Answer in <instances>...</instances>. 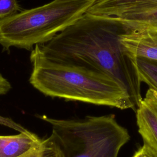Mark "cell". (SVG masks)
I'll return each instance as SVG.
<instances>
[{
    "label": "cell",
    "mask_w": 157,
    "mask_h": 157,
    "mask_svg": "<svg viewBox=\"0 0 157 157\" xmlns=\"http://www.w3.org/2000/svg\"><path fill=\"white\" fill-rule=\"evenodd\" d=\"M143 99L157 109V91L148 88Z\"/></svg>",
    "instance_id": "cell-15"
},
{
    "label": "cell",
    "mask_w": 157,
    "mask_h": 157,
    "mask_svg": "<svg viewBox=\"0 0 157 157\" xmlns=\"http://www.w3.org/2000/svg\"><path fill=\"white\" fill-rule=\"evenodd\" d=\"M130 59L144 58L157 61V28H144L123 34L120 39Z\"/></svg>",
    "instance_id": "cell-5"
},
{
    "label": "cell",
    "mask_w": 157,
    "mask_h": 157,
    "mask_svg": "<svg viewBox=\"0 0 157 157\" xmlns=\"http://www.w3.org/2000/svg\"><path fill=\"white\" fill-rule=\"evenodd\" d=\"M0 124L7 126L10 128H12L15 131H17L20 132H26L27 130L25 127L21 126V124L16 123L12 119L9 117H5L0 115Z\"/></svg>",
    "instance_id": "cell-13"
},
{
    "label": "cell",
    "mask_w": 157,
    "mask_h": 157,
    "mask_svg": "<svg viewBox=\"0 0 157 157\" xmlns=\"http://www.w3.org/2000/svg\"><path fill=\"white\" fill-rule=\"evenodd\" d=\"M39 118L52 125V134L64 157H118L130 139L128 130L113 114L66 120L45 115Z\"/></svg>",
    "instance_id": "cell-4"
},
{
    "label": "cell",
    "mask_w": 157,
    "mask_h": 157,
    "mask_svg": "<svg viewBox=\"0 0 157 157\" xmlns=\"http://www.w3.org/2000/svg\"><path fill=\"white\" fill-rule=\"evenodd\" d=\"M157 7V0H100L87 12L101 16L117 17L136 13Z\"/></svg>",
    "instance_id": "cell-6"
},
{
    "label": "cell",
    "mask_w": 157,
    "mask_h": 157,
    "mask_svg": "<svg viewBox=\"0 0 157 157\" xmlns=\"http://www.w3.org/2000/svg\"><path fill=\"white\" fill-rule=\"evenodd\" d=\"M20 9L17 0H0V19L16 13Z\"/></svg>",
    "instance_id": "cell-12"
},
{
    "label": "cell",
    "mask_w": 157,
    "mask_h": 157,
    "mask_svg": "<svg viewBox=\"0 0 157 157\" xmlns=\"http://www.w3.org/2000/svg\"><path fill=\"white\" fill-rule=\"evenodd\" d=\"M11 88L10 82L0 73V95L7 94Z\"/></svg>",
    "instance_id": "cell-16"
},
{
    "label": "cell",
    "mask_w": 157,
    "mask_h": 157,
    "mask_svg": "<svg viewBox=\"0 0 157 157\" xmlns=\"http://www.w3.org/2000/svg\"><path fill=\"white\" fill-rule=\"evenodd\" d=\"M96 1V2H97V1H100V0H95Z\"/></svg>",
    "instance_id": "cell-17"
},
{
    "label": "cell",
    "mask_w": 157,
    "mask_h": 157,
    "mask_svg": "<svg viewBox=\"0 0 157 157\" xmlns=\"http://www.w3.org/2000/svg\"><path fill=\"white\" fill-rule=\"evenodd\" d=\"M130 30L157 28V7L146 10L115 17Z\"/></svg>",
    "instance_id": "cell-9"
},
{
    "label": "cell",
    "mask_w": 157,
    "mask_h": 157,
    "mask_svg": "<svg viewBox=\"0 0 157 157\" xmlns=\"http://www.w3.org/2000/svg\"><path fill=\"white\" fill-rule=\"evenodd\" d=\"M95 0H53L0 19V45L29 50L45 44L77 21Z\"/></svg>",
    "instance_id": "cell-3"
},
{
    "label": "cell",
    "mask_w": 157,
    "mask_h": 157,
    "mask_svg": "<svg viewBox=\"0 0 157 157\" xmlns=\"http://www.w3.org/2000/svg\"><path fill=\"white\" fill-rule=\"evenodd\" d=\"M30 61L29 83L47 96L136 111L128 92L108 75L50 61L41 54L37 45Z\"/></svg>",
    "instance_id": "cell-2"
},
{
    "label": "cell",
    "mask_w": 157,
    "mask_h": 157,
    "mask_svg": "<svg viewBox=\"0 0 157 157\" xmlns=\"http://www.w3.org/2000/svg\"><path fill=\"white\" fill-rule=\"evenodd\" d=\"M136 113L138 131L144 144L157 153V109L142 98Z\"/></svg>",
    "instance_id": "cell-8"
},
{
    "label": "cell",
    "mask_w": 157,
    "mask_h": 157,
    "mask_svg": "<svg viewBox=\"0 0 157 157\" xmlns=\"http://www.w3.org/2000/svg\"><path fill=\"white\" fill-rule=\"evenodd\" d=\"M139 81L157 91V61L144 58L131 59Z\"/></svg>",
    "instance_id": "cell-10"
},
{
    "label": "cell",
    "mask_w": 157,
    "mask_h": 157,
    "mask_svg": "<svg viewBox=\"0 0 157 157\" xmlns=\"http://www.w3.org/2000/svg\"><path fill=\"white\" fill-rule=\"evenodd\" d=\"M130 31L115 17L86 12L50 41L37 45L50 61L113 78L128 92L137 109L142 100L141 82L120 42Z\"/></svg>",
    "instance_id": "cell-1"
},
{
    "label": "cell",
    "mask_w": 157,
    "mask_h": 157,
    "mask_svg": "<svg viewBox=\"0 0 157 157\" xmlns=\"http://www.w3.org/2000/svg\"><path fill=\"white\" fill-rule=\"evenodd\" d=\"M29 131L18 134L0 136V157H20L37 147L42 142Z\"/></svg>",
    "instance_id": "cell-7"
},
{
    "label": "cell",
    "mask_w": 157,
    "mask_h": 157,
    "mask_svg": "<svg viewBox=\"0 0 157 157\" xmlns=\"http://www.w3.org/2000/svg\"><path fill=\"white\" fill-rule=\"evenodd\" d=\"M20 157H64L63 150L53 134L42 139L36 148Z\"/></svg>",
    "instance_id": "cell-11"
},
{
    "label": "cell",
    "mask_w": 157,
    "mask_h": 157,
    "mask_svg": "<svg viewBox=\"0 0 157 157\" xmlns=\"http://www.w3.org/2000/svg\"><path fill=\"white\" fill-rule=\"evenodd\" d=\"M132 157H157V153L148 145L144 144L132 156Z\"/></svg>",
    "instance_id": "cell-14"
}]
</instances>
